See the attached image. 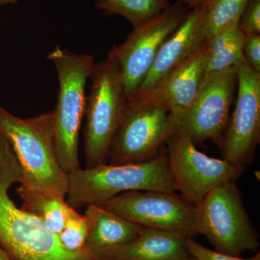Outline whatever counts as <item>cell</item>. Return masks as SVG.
Instances as JSON below:
<instances>
[{"instance_id": "3957f363", "label": "cell", "mask_w": 260, "mask_h": 260, "mask_svg": "<svg viewBox=\"0 0 260 260\" xmlns=\"http://www.w3.org/2000/svg\"><path fill=\"white\" fill-rule=\"evenodd\" d=\"M68 178L66 201L75 210L102 204L126 191H176L164 146L156 156L145 161L78 168L68 173Z\"/></svg>"}, {"instance_id": "6da1fadb", "label": "cell", "mask_w": 260, "mask_h": 260, "mask_svg": "<svg viewBox=\"0 0 260 260\" xmlns=\"http://www.w3.org/2000/svg\"><path fill=\"white\" fill-rule=\"evenodd\" d=\"M10 142L0 132V249L10 260H98L88 249L70 251L59 237L32 214L19 208L9 189L22 179Z\"/></svg>"}, {"instance_id": "4316f807", "label": "cell", "mask_w": 260, "mask_h": 260, "mask_svg": "<svg viewBox=\"0 0 260 260\" xmlns=\"http://www.w3.org/2000/svg\"><path fill=\"white\" fill-rule=\"evenodd\" d=\"M0 260H10L6 254L0 249Z\"/></svg>"}, {"instance_id": "4fadbf2b", "label": "cell", "mask_w": 260, "mask_h": 260, "mask_svg": "<svg viewBox=\"0 0 260 260\" xmlns=\"http://www.w3.org/2000/svg\"><path fill=\"white\" fill-rule=\"evenodd\" d=\"M208 59V46L204 42L161 83L130 100L162 108L169 113L171 121H177L198 95Z\"/></svg>"}, {"instance_id": "d6986e66", "label": "cell", "mask_w": 260, "mask_h": 260, "mask_svg": "<svg viewBox=\"0 0 260 260\" xmlns=\"http://www.w3.org/2000/svg\"><path fill=\"white\" fill-rule=\"evenodd\" d=\"M251 0H209L203 7L200 32L205 42H209L222 29L239 20Z\"/></svg>"}, {"instance_id": "9c48e42d", "label": "cell", "mask_w": 260, "mask_h": 260, "mask_svg": "<svg viewBox=\"0 0 260 260\" xmlns=\"http://www.w3.org/2000/svg\"><path fill=\"white\" fill-rule=\"evenodd\" d=\"M164 147L175 191L195 205H199L217 186L237 180L244 172L225 159L201 153L194 141L181 133H172Z\"/></svg>"}, {"instance_id": "ba28073f", "label": "cell", "mask_w": 260, "mask_h": 260, "mask_svg": "<svg viewBox=\"0 0 260 260\" xmlns=\"http://www.w3.org/2000/svg\"><path fill=\"white\" fill-rule=\"evenodd\" d=\"M100 205L143 228L164 231L184 239L198 235V205L176 191H126Z\"/></svg>"}, {"instance_id": "e0dca14e", "label": "cell", "mask_w": 260, "mask_h": 260, "mask_svg": "<svg viewBox=\"0 0 260 260\" xmlns=\"http://www.w3.org/2000/svg\"><path fill=\"white\" fill-rule=\"evenodd\" d=\"M17 192L23 201L21 208L40 219L49 231L57 236L75 210L67 203L65 198L49 191L20 184Z\"/></svg>"}, {"instance_id": "44dd1931", "label": "cell", "mask_w": 260, "mask_h": 260, "mask_svg": "<svg viewBox=\"0 0 260 260\" xmlns=\"http://www.w3.org/2000/svg\"><path fill=\"white\" fill-rule=\"evenodd\" d=\"M245 39V36H242L235 42L224 48L216 54L208 56L203 78L229 68H237L238 65L245 60L243 52Z\"/></svg>"}, {"instance_id": "9a60e30c", "label": "cell", "mask_w": 260, "mask_h": 260, "mask_svg": "<svg viewBox=\"0 0 260 260\" xmlns=\"http://www.w3.org/2000/svg\"><path fill=\"white\" fill-rule=\"evenodd\" d=\"M84 215L88 225L86 247L98 260L133 242L143 228L100 205H87Z\"/></svg>"}, {"instance_id": "7c38bea8", "label": "cell", "mask_w": 260, "mask_h": 260, "mask_svg": "<svg viewBox=\"0 0 260 260\" xmlns=\"http://www.w3.org/2000/svg\"><path fill=\"white\" fill-rule=\"evenodd\" d=\"M237 78L235 108L218 145L223 159L245 170L260 142V73L245 59Z\"/></svg>"}, {"instance_id": "cb8c5ba5", "label": "cell", "mask_w": 260, "mask_h": 260, "mask_svg": "<svg viewBox=\"0 0 260 260\" xmlns=\"http://www.w3.org/2000/svg\"><path fill=\"white\" fill-rule=\"evenodd\" d=\"M243 52L248 64L260 73V35L246 37Z\"/></svg>"}, {"instance_id": "ffe728a7", "label": "cell", "mask_w": 260, "mask_h": 260, "mask_svg": "<svg viewBox=\"0 0 260 260\" xmlns=\"http://www.w3.org/2000/svg\"><path fill=\"white\" fill-rule=\"evenodd\" d=\"M88 225L85 215L73 210L64 229L58 235L61 245L70 251H80L87 249Z\"/></svg>"}, {"instance_id": "2e32d148", "label": "cell", "mask_w": 260, "mask_h": 260, "mask_svg": "<svg viewBox=\"0 0 260 260\" xmlns=\"http://www.w3.org/2000/svg\"><path fill=\"white\" fill-rule=\"evenodd\" d=\"M189 256L185 239L164 231L142 228L133 242L105 260H182Z\"/></svg>"}, {"instance_id": "d4e9b609", "label": "cell", "mask_w": 260, "mask_h": 260, "mask_svg": "<svg viewBox=\"0 0 260 260\" xmlns=\"http://www.w3.org/2000/svg\"><path fill=\"white\" fill-rule=\"evenodd\" d=\"M208 1L209 0H182L184 4L187 7L188 9L190 10L204 7Z\"/></svg>"}, {"instance_id": "8fae6325", "label": "cell", "mask_w": 260, "mask_h": 260, "mask_svg": "<svg viewBox=\"0 0 260 260\" xmlns=\"http://www.w3.org/2000/svg\"><path fill=\"white\" fill-rule=\"evenodd\" d=\"M237 84V67L204 77L190 107L177 121H171L172 133L187 135L194 143L213 140L218 145L230 117Z\"/></svg>"}, {"instance_id": "5bb4252c", "label": "cell", "mask_w": 260, "mask_h": 260, "mask_svg": "<svg viewBox=\"0 0 260 260\" xmlns=\"http://www.w3.org/2000/svg\"><path fill=\"white\" fill-rule=\"evenodd\" d=\"M203 10V7L189 10L179 28L162 44L151 69L140 85L136 95L161 83L205 42L200 32Z\"/></svg>"}, {"instance_id": "83f0119b", "label": "cell", "mask_w": 260, "mask_h": 260, "mask_svg": "<svg viewBox=\"0 0 260 260\" xmlns=\"http://www.w3.org/2000/svg\"><path fill=\"white\" fill-rule=\"evenodd\" d=\"M182 260H198L196 259V258H194V256L189 255L188 256L187 258H186V259H182Z\"/></svg>"}, {"instance_id": "52a82bcc", "label": "cell", "mask_w": 260, "mask_h": 260, "mask_svg": "<svg viewBox=\"0 0 260 260\" xmlns=\"http://www.w3.org/2000/svg\"><path fill=\"white\" fill-rule=\"evenodd\" d=\"M189 10L182 0H179L162 14L134 27L125 42L112 48L108 58L119 72L126 101L136 95L159 49L179 28Z\"/></svg>"}, {"instance_id": "8992f818", "label": "cell", "mask_w": 260, "mask_h": 260, "mask_svg": "<svg viewBox=\"0 0 260 260\" xmlns=\"http://www.w3.org/2000/svg\"><path fill=\"white\" fill-rule=\"evenodd\" d=\"M198 208V234L205 236L215 251L234 256L257 251L259 234L246 213L236 180L210 191Z\"/></svg>"}, {"instance_id": "603a6c76", "label": "cell", "mask_w": 260, "mask_h": 260, "mask_svg": "<svg viewBox=\"0 0 260 260\" xmlns=\"http://www.w3.org/2000/svg\"><path fill=\"white\" fill-rule=\"evenodd\" d=\"M239 27L245 37L260 35V0H251L239 19Z\"/></svg>"}, {"instance_id": "277c9868", "label": "cell", "mask_w": 260, "mask_h": 260, "mask_svg": "<svg viewBox=\"0 0 260 260\" xmlns=\"http://www.w3.org/2000/svg\"><path fill=\"white\" fill-rule=\"evenodd\" d=\"M47 58L55 66L59 81L57 104L53 110L56 156L62 169L69 173L80 168L78 146L86 107L85 86L95 59L90 54H76L59 47Z\"/></svg>"}, {"instance_id": "30bf717a", "label": "cell", "mask_w": 260, "mask_h": 260, "mask_svg": "<svg viewBox=\"0 0 260 260\" xmlns=\"http://www.w3.org/2000/svg\"><path fill=\"white\" fill-rule=\"evenodd\" d=\"M169 113L162 108L126 101L109 149L107 164H135L156 156L172 134Z\"/></svg>"}, {"instance_id": "ac0fdd59", "label": "cell", "mask_w": 260, "mask_h": 260, "mask_svg": "<svg viewBox=\"0 0 260 260\" xmlns=\"http://www.w3.org/2000/svg\"><path fill=\"white\" fill-rule=\"evenodd\" d=\"M168 0H97L95 7L108 16L119 15L133 27L151 20L171 7Z\"/></svg>"}, {"instance_id": "5b68a950", "label": "cell", "mask_w": 260, "mask_h": 260, "mask_svg": "<svg viewBox=\"0 0 260 260\" xmlns=\"http://www.w3.org/2000/svg\"><path fill=\"white\" fill-rule=\"evenodd\" d=\"M90 78L84 129L85 168L107 164L126 102L120 75L109 58L93 64Z\"/></svg>"}, {"instance_id": "7402d4cb", "label": "cell", "mask_w": 260, "mask_h": 260, "mask_svg": "<svg viewBox=\"0 0 260 260\" xmlns=\"http://www.w3.org/2000/svg\"><path fill=\"white\" fill-rule=\"evenodd\" d=\"M186 250L189 255L194 256L198 260H260V252L250 258H241L223 254L219 251L211 250L196 242L192 238L185 239Z\"/></svg>"}, {"instance_id": "484cf974", "label": "cell", "mask_w": 260, "mask_h": 260, "mask_svg": "<svg viewBox=\"0 0 260 260\" xmlns=\"http://www.w3.org/2000/svg\"><path fill=\"white\" fill-rule=\"evenodd\" d=\"M19 0H0V8L7 5L16 4Z\"/></svg>"}, {"instance_id": "7a4b0ae2", "label": "cell", "mask_w": 260, "mask_h": 260, "mask_svg": "<svg viewBox=\"0 0 260 260\" xmlns=\"http://www.w3.org/2000/svg\"><path fill=\"white\" fill-rule=\"evenodd\" d=\"M0 132L21 167L20 184L66 198L69 178L56 156L53 110L23 119L0 107Z\"/></svg>"}]
</instances>
